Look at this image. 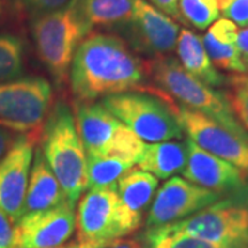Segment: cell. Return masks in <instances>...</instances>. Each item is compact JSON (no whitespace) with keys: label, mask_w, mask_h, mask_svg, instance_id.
Listing matches in <instances>:
<instances>
[{"label":"cell","mask_w":248,"mask_h":248,"mask_svg":"<svg viewBox=\"0 0 248 248\" xmlns=\"http://www.w3.org/2000/svg\"><path fill=\"white\" fill-rule=\"evenodd\" d=\"M40 149L66 202L75 207L87 186V155L68 104L58 101L51 108L40 135Z\"/></svg>","instance_id":"2"},{"label":"cell","mask_w":248,"mask_h":248,"mask_svg":"<svg viewBox=\"0 0 248 248\" xmlns=\"http://www.w3.org/2000/svg\"><path fill=\"white\" fill-rule=\"evenodd\" d=\"M219 13L240 28H248V0H218Z\"/></svg>","instance_id":"28"},{"label":"cell","mask_w":248,"mask_h":248,"mask_svg":"<svg viewBox=\"0 0 248 248\" xmlns=\"http://www.w3.org/2000/svg\"><path fill=\"white\" fill-rule=\"evenodd\" d=\"M19 135L11 133L7 128L0 125V160L4 157V155L10 151V148L14 145Z\"/></svg>","instance_id":"32"},{"label":"cell","mask_w":248,"mask_h":248,"mask_svg":"<svg viewBox=\"0 0 248 248\" xmlns=\"http://www.w3.org/2000/svg\"><path fill=\"white\" fill-rule=\"evenodd\" d=\"M76 229L75 207L63 202L57 207L24 214L14 228L11 248L61 247Z\"/></svg>","instance_id":"13"},{"label":"cell","mask_w":248,"mask_h":248,"mask_svg":"<svg viewBox=\"0 0 248 248\" xmlns=\"http://www.w3.org/2000/svg\"><path fill=\"white\" fill-rule=\"evenodd\" d=\"M25 42L14 33H0V83L24 76Z\"/></svg>","instance_id":"22"},{"label":"cell","mask_w":248,"mask_h":248,"mask_svg":"<svg viewBox=\"0 0 248 248\" xmlns=\"http://www.w3.org/2000/svg\"><path fill=\"white\" fill-rule=\"evenodd\" d=\"M66 202L57 177L45 159V155L37 146L29 174L24 214L43 211Z\"/></svg>","instance_id":"17"},{"label":"cell","mask_w":248,"mask_h":248,"mask_svg":"<svg viewBox=\"0 0 248 248\" xmlns=\"http://www.w3.org/2000/svg\"><path fill=\"white\" fill-rule=\"evenodd\" d=\"M53 248H81V244H80V243H75V244H69V246H61V247Z\"/></svg>","instance_id":"35"},{"label":"cell","mask_w":248,"mask_h":248,"mask_svg":"<svg viewBox=\"0 0 248 248\" xmlns=\"http://www.w3.org/2000/svg\"><path fill=\"white\" fill-rule=\"evenodd\" d=\"M236 47L239 50L241 61L244 63L248 73V28L243 29V31H239L237 39H236Z\"/></svg>","instance_id":"33"},{"label":"cell","mask_w":248,"mask_h":248,"mask_svg":"<svg viewBox=\"0 0 248 248\" xmlns=\"http://www.w3.org/2000/svg\"><path fill=\"white\" fill-rule=\"evenodd\" d=\"M90 32L91 28L81 17L75 0H69L60 10L31 19L36 54L60 89L66 84L76 50Z\"/></svg>","instance_id":"3"},{"label":"cell","mask_w":248,"mask_h":248,"mask_svg":"<svg viewBox=\"0 0 248 248\" xmlns=\"http://www.w3.org/2000/svg\"><path fill=\"white\" fill-rule=\"evenodd\" d=\"M101 105L145 142L181 140L184 130L172 108V98L155 86L99 99Z\"/></svg>","instance_id":"5"},{"label":"cell","mask_w":248,"mask_h":248,"mask_svg":"<svg viewBox=\"0 0 248 248\" xmlns=\"http://www.w3.org/2000/svg\"><path fill=\"white\" fill-rule=\"evenodd\" d=\"M203 45L215 68L232 73H247L236 43L221 42L207 32L203 36Z\"/></svg>","instance_id":"23"},{"label":"cell","mask_w":248,"mask_h":248,"mask_svg":"<svg viewBox=\"0 0 248 248\" xmlns=\"http://www.w3.org/2000/svg\"><path fill=\"white\" fill-rule=\"evenodd\" d=\"M225 97L240 124L248 131V73H233L226 79Z\"/></svg>","instance_id":"26"},{"label":"cell","mask_w":248,"mask_h":248,"mask_svg":"<svg viewBox=\"0 0 248 248\" xmlns=\"http://www.w3.org/2000/svg\"><path fill=\"white\" fill-rule=\"evenodd\" d=\"M181 28L146 0H134L131 18L116 32L134 53L151 60L167 57L177 47Z\"/></svg>","instance_id":"9"},{"label":"cell","mask_w":248,"mask_h":248,"mask_svg":"<svg viewBox=\"0 0 248 248\" xmlns=\"http://www.w3.org/2000/svg\"><path fill=\"white\" fill-rule=\"evenodd\" d=\"M51 104L53 87L45 78L22 76L0 83V125L40 141Z\"/></svg>","instance_id":"7"},{"label":"cell","mask_w":248,"mask_h":248,"mask_svg":"<svg viewBox=\"0 0 248 248\" xmlns=\"http://www.w3.org/2000/svg\"><path fill=\"white\" fill-rule=\"evenodd\" d=\"M10 14H13L10 0H0V25L6 22Z\"/></svg>","instance_id":"34"},{"label":"cell","mask_w":248,"mask_h":248,"mask_svg":"<svg viewBox=\"0 0 248 248\" xmlns=\"http://www.w3.org/2000/svg\"><path fill=\"white\" fill-rule=\"evenodd\" d=\"M69 0H10L13 14L18 17L33 19V18L53 13L63 7Z\"/></svg>","instance_id":"27"},{"label":"cell","mask_w":248,"mask_h":248,"mask_svg":"<svg viewBox=\"0 0 248 248\" xmlns=\"http://www.w3.org/2000/svg\"><path fill=\"white\" fill-rule=\"evenodd\" d=\"M35 137L19 135L0 160V210L17 222L24 215L29 174L35 155Z\"/></svg>","instance_id":"14"},{"label":"cell","mask_w":248,"mask_h":248,"mask_svg":"<svg viewBox=\"0 0 248 248\" xmlns=\"http://www.w3.org/2000/svg\"><path fill=\"white\" fill-rule=\"evenodd\" d=\"M101 248H146L143 240L138 237H120L101 244Z\"/></svg>","instance_id":"31"},{"label":"cell","mask_w":248,"mask_h":248,"mask_svg":"<svg viewBox=\"0 0 248 248\" xmlns=\"http://www.w3.org/2000/svg\"><path fill=\"white\" fill-rule=\"evenodd\" d=\"M81 248H101V244H81Z\"/></svg>","instance_id":"36"},{"label":"cell","mask_w":248,"mask_h":248,"mask_svg":"<svg viewBox=\"0 0 248 248\" xmlns=\"http://www.w3.org/2000/svg\"><path fill=\"white\" fill-rule=\"evenodd\" d=\"M172 108L184 133L205 152L225 160L248 175V140L233 134L200 112L172 99Z\"/></svg>","instance_id":"11"},{"label":"cell","mask_w":248,"mask_h":248,"mask_svg":"<svg viewBox=\"0 0 248 248\" xmlns=\"http://www.w3.org/2000/svg\"><path fill=\"white\" fill-rule=\"evenodd\" d=\"M16 222L0 210V248H11L14 243Z\"/></svg>","instance_id":"29"},{"label":"cell","mask_w":248,"mask_h":248,"mask_svg":"<svg viewBox=\"0 0 248 248\" xmlns=\"http://www.w3.org/2000/svg\"><path fill=\"white\" fill-rule=\"evenodd\" d=\"M152 6L164 13L166 16L172 18L174 21H182V17L179 14V6L178 0H151Z\"/></svg>","instance_id":"30"},{"label":"cell","mask_w":248,"mask_h":248,"mask_svg":"<svg viewBox=\"0 0 248 248\" xmlns=\"http://www.w3.org/2000/svg\"><path fill=\"white\" fill-rule=\"evenodd\" d=\"M78 243L104 244L125 237L119 211L116 185L89 189L80 199L76 213Z\"/></svg>","instance_id":"12"},{"label":"cell","mask_w":248,"mask_h":248,"mask_svg":"<svg viewBox=\"0 0 248 248\" xmlns=\"http://www.w3.org/2000/svg\"><path fill=\"white\" fill-rule=\"evenodd\" d=\"M148 78L157 89L179 101L182 107L200 112L226 130L248 140V133L234 116L223 93L215 91L184 69L174 57H160L146 61Z\"/></svg>","instance_id":"4"},{"label":"cell","mask_w":248,"mask_h":248,"mask_svg":"<svg viewBox=\"0 0 248 248\" xmlns=\"http://www.w3.org/2000/svg\"><path fill=\"white\" fill-rule=\"evenodd\" d=\"M73 113L87 157H119L140 163L143 141L101 102L75 101Z\"/></svg>","instance_id":"6"},{"label":"cell","mask_w":248,"mask_h":248,"mask_svg":"<svg viewBox=\"0 0 248 248\" xmlns=\"http://www.w3.org/2000/svg\"><path fill=\"white\" fill-rule=\"evenodd\" d=\"M223 195L172 177L160 187L146 214V231L182 221L221 200Z\"/></svg>","instance_id":"10"},{"label":"cell","mask_w":248,"mask_h":248,"mask_svg":"<svg viewBox=\"0 0 248 248\" xmlns=\"http://www.w3.org/2000/svg\"><path fill=\"white\" fill-rule=\"evenodd\" d=\"M187 161L185 141H163L148 143L138 163L140 169L157 179H170L184 172Z\"/></svg>","instance_id":"19"},{"label":"cell","mask_w":248,"mask_h":248,"mask_svg":"<svg viewBox=\"0 0 248 248\" xmlns=\"http://www.w3.org/2000/svg\"><path fill=\"white\" fill-rule=\"evenodd\" d=\"M187 161L182 175L186 181L217 193H243L248 189L247 175L233 164L214 156L186 138Z\"/></svg>","instance_id":"15"},{"label":"cell","mask_w":248,"mask_h":248,"mask_svg":"<svg viewBox=\"0 0 248 248\" xmlns=\"http://www.w3.org/2000/svg\"><path fill=\"white\" fill-rule=\"evenodd\" d=\"M175 48L179 63L196 79L202 80L210 87H221L226 84V78L214 66L205 51L202 36L189 29H181Z\"/></svg>","instance_id":"18"},{"label":"cell","mask_w":248,"mask_h":248,"mask_svg":"<svg viewBox=\"0 0 248 248\" xmlns=\"http://www.w3.org/2000/svg\"><path fill=\"white\" fill-rule=\"evenodd\" d=\"M135 166L130 160L119 157H87V186L86 189H98L115 186L125 172Z\"/></svg>","instance_id":"21"},{"label":"cell","mask_w":248,"mask_h":248,"mask_svg":"<svg viewBox=\"0 0 248 248\" xmlns=\"http://www.w3.org/2000/svg\"><path fill=\"white\" fill-rule=\"evenodd\" d=\"M182 21L196 29H207L219 18L215 0H178Z\"/></svg>","instance_id":"25"},{"label":"cell","mask_w":248,"mask_h":248,"mask_svg":"<svg viewBox=\"0 0 248 248\" xmlns=\"http://www.w3.org/2000/svg\"><path fill=\"white\" fill-rule=\"evenodd\" d=\"M146 78V61L135 55L120 36L90 33L76 50L68 80L76 101H94L145 91Z\"/></svg>","instance_id":"1"},{"label":"cell","mask_w":248,"mask_h":248,"mask_svg":"<svg viewBox=\"0 0 248 248\" xmlns=\"http://www.w3.org/2000/svg\"><path fill=\"white\" fill-rule=\"evenodd\" d=\"M143 243L146 248H248V246H222L208 241L189 237L185 234L170 233L163 229H151L143 233Z\"/></svg>","instance_id":"24"},{"label":"cell","mask_w":248,"mask_h":248,"mask_svg":"<svg viewBox=\"0 0 248 248\" xmlns=\"http://www.w3.org/2000/svg\"><path fill=\"white\" fill-rule=\"evenodd\" d=\"M159 179L141 169H131L116 184L120 222L124 234H130L143 222V215L157 192Z\"/></svg>","instance_id":"16"},{"label":"cell","mask_w":248,"mask_h":248,"mask_svg":"<svg viewBox=\"0 0 248 248\" xmlns=\"http://www.w3.org/2000/svg\"><path fill=\"white\" fill-rule=\"evenodd\" d=\"M78 10L91 28L117 31L131 18L134 0H75Z\"/></svg>","instance_id":"20"},{"label":"cell","mask_w":248,"mask_h":248,"mask_svg":"<svg viewBox=\"0 0 248 248\" xmlns=\"http://www.w3.org/2000/svg\"><path fill=\"white\" fill-rule=\"evenodd\" d=\"M160 229L214 244L248 246V205L222 200Z\"/></svg>","instance_id":"8"}]
</instances>
